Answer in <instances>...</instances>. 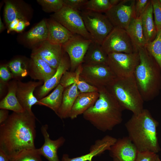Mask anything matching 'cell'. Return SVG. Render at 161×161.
<instances>
[{"label": "cell", "mask_w": 161, "mask_h": 161, "mask_svg": "<svg viewBox=\"0 0 161 161\" xmlns=\"http://www.w3.org/2000/svg\"><path fill=\"white\" fill-rule=\"evenodd\" d=\"M17 80L13 79L8 82V92L6 96L0 101V109L10 110L17 113L22 112L25 111L17 98Z\"/></svg>", "instance_id": "cell-23"}, {"label": "cell", "mask_w": 161, "mask_h": 161, "mask_svg": "<svg viewBox=\"0 0 161 161\" xmlns=\"http://www.w3.org/2000/svg\"><path fill=\"white\" fill-rule=\"evenodd\" d=\"M5 2L4 17L7 26L17 18L26 19L19 9L13 2L8 0L5 1Z\"/></svg>", "instance_id": "cell-30"}, {"label": "cell", "mask_w": 161, "mask_h": 161, "mask_svg": "<svg viewBox=\"0 0 161 161\" xmlns=\"http://www.w3.org/2000/svg\"><path fill=\"white\" fill-rule=\"evenodd\" d=\"M56 70L40 57L31 55L28 72L29 75L31 78L44 83L55 74Z\"/></svg>", "instance_id": "cell-19"}, {"label": "cell", "mask_w": 161, "mask_h": 161, "mask_svg": "<svg viewBox=\"0 0 161 161\" xmlns=\"http://www.w3.org/2000/svg\"><path fill=\"white\" fill-rule=\"evenodd\" d=\"M110 155L119 161H135L138 150L129 137L117 139L109 151Z\"/></svg>", "instance_id": "cell-16"}, {"label": "cell", "mask_w": 161, "mask_h": 161, "mask_svg": "<svg viewBox=\"0 0 161 161\" xmlns=\"http://www.w3.org/2000/svg\"><path fill=\"white\" fill-rule=\"evenodd\" d=\"M38 149L24 150L10 159V161H42Z\"/></svg>", "instance_id": "cell-32"}, {"label": "cell", "mask_w": 161, "mask_h": 161, "mask_svg": "<svg viewBox=\"0 0 161 161\" xmlns=\"http://www.w3.org/2000/svg\"><path fill=\"white\" fill-rule=\"evenodd\" d=\"M65 88L59 84L49 95L39 100L38 105L48 107L57 115L61 106Z\"/></svg>", "instance_id": "cell-27"}, {"label": "cell", "mask_w": 161, "mask_h": 161, "mask_svg": "<svg viewBox=\"0 0 161 161\" xmlns=\"http://www.w3.org/2000/svg\"><path fill=\"white\" fill-rule=\"evenodd\" d=\"M121 1V0H109V2L112 6L117 4Z\"/></svg>", "instance_id": "cell-47"}, {"label": "cell", "mask_w": 161, "mask_h": 161, "mask_svg": "<svg viewBox=\"0 0 161 161\" xmlns=\"http://www.w3.org/2000/svg\"><path fill=\"white\" fill-rule=\"evenodd\" d=\"M13 78L11 73L7 64L0 65V80L4 82L8 83Z\"/></svg>", "instance_id": "cell-41"}, {"label": "cell", "mask_w": 161, "mask_h": 161, "mask_svg": "<svg viewBox=\"0 0 161 161\" xmlns=\"http://www.w3.org/2000/svg\"><path fill=\"white\" fill-rule=\"evenodd\" d=\"M80 14L93 41L101 45L114 27L107 17L102 13L86 9L80 11Z\"/></svg>", "instance_id": "cell-6"}, {"label": "cell", "mask_w": 161, "mask_h": 161, "mask_svg": "<svg viewBox=\"0 0 161 161\" xmlns=\"http://www.w3.org/2000/svg\"><path fill=\"white\" fill-rule=\"evenodd\" d=\"M98 92L80 93L76 98L70 111L69 118H76L92 106L99 96Z\"/></svg>", "instance_id": "cell-21"}, {"label": "cell", "mask_w": 161, "mask_h": 161, "mask_svg": "<svg viewBox=\"0 0 161 161\" xmlns=\"http://www.w3.org/2000/svg\"><path fill=\"white\" fill-rule=\"evenodd\" d=\"M82 66V64L74 71L68 70L65 72L63 75L59 84L65 89L75 83L77 79L79 77Z\"/></svg>", "instance_id": "cell-34"}, {"label": "cell", "mask_w": 161, "mask_h": 161, "mask_svg": "<svg viewBox=\"0 0 161 161\" xmlns=\"http://www.w3.org/2000/svg\"><path fill=\"white\" fill-rule=\"evenodd\" d=\"M139 62L138 52L130 53H112L108 55V65L117 78L133 75Z\"/></svg>", "instance_id": "cell-10"}, {"label": "cell", "mask_w": 161, "mask_h": 161, "mask_svg": "<svg viewBox=\"0 0 161 161\" xmlns=\"http://www.w3.org/2000/svg\"><path fill=\"white\" fill-rule=\"evenodd\" d=\"M101 45L107 55L112 53H130L138 52L126 31L117 27H114Z\"/></svg>", "instance_id": "cell-8"}, {"label": "cell", "mask_w": 161, "mask_h": 161, "mask_svg": "<svg viewBox=\"0 0 161 161\" xmlns=\"http://www.w3.org/2000/svg\"><path fill=\"white\" fill-rule=\"evenodd\" d=\"M92 41L80 35L74 34L62 45L64 51L69 58L70 71H75L79 65L82 64L85 55Z\"/></svg>", "instance_id": "cell-12"}, {"label": "cell", "mask_w": 161, "mask_h": 161, "mask_svg": "<svg viewBox=\"0 0 161 161\" xmlns=\"http://www.w3.org/2000/svg\"><path fill=\"white\" fill-rule=\"evenodd\" d=\"M150 0H136L134 12L136 18L141 16L146 9Z\"/></svg>", "instance_id": "cell-39"}, {"label": "cell", "mask_w": 161, "mask_h": 161, "mask_svg": "<svg viewBox=\"0 0 161 161\" xmlns=\"http://www.w3.org/2000/svg\"><path fill=\"white\" fill-rule=\"evenodd\" d=\"M33 113L25 110L13 112L0 124V149L9 159L21 151L36 148V120Z\"/></svg>", "instance_id": "cell-1"}, {"label": "cell", "mask_w": 161, "mask_h": 161, "mask_svg": "<svg viewBox=\"0 0 161 161\" xmlns=\"http://www.w3.org/2000/svg\"><path fill=\"white\" fill-rule=\"evenodd\" d=\"M158 123L147 109L133 114L125 123L128 137L138 151H148L157 153L160 150L157 129Z\"/></svg>", "instance_id": "cell-3"}, {"label": "cell", "mask_w": 161, "mask_h": 161, "mask_svg": "<svg viewBox=\"0 0 161 161\" xmlns=\"http://www.w3.org/2000/svg\"><path fill=\"white\" fill-rule=\"evenodd\" d=\"M70 68V62L68 54L65 51L61 62L55 74L49 79L44 83L38 89L35 97L39 100L45 97L52 89L59 84L64 74Z\"/></svg>", "instance_id": "cell-15"}, {"label": "cell", "mask_w": 161, "mask_h": 161, "mask_svg": "<svg viewBox=\"0 0 161 161\" xmlns=\"http://www.w3.org/2000/svg\"><path fill=\"white\" fill-rule=\"evenodd\" d=\"M126 30L138 50L139 48L145 47L147 42L143 34L141 16L133 20Z\"/></svg>", "instance_id": "cell-26"}, {"label": "cell", "mask_w": 161, "mask_h": 161, "mask_svg": "<svg viewBox=\"0 0 161 161\" xmlns=\"http://www.w3.org/2000/svg\"><path fill=\"white\" fill-rule=\"evenodd\" d=\"M135 2V0H121L105 13L114 27L126 30L132 20L136 18Z\"/></svg>", "instance_id": "cell-11"}, {"label": "cell", "mask_w": 161, "mask_h": 161, "mask_svg": "<svg viewBox=\"0 0 161 161\" xmlns=\"http://www.w3.org/2000/svg\"><path fill=\"white\" fill-rule=\"evenodd\" d=\"M153 8L154 22L157 30L161 29V5L159 0H151Z\"/></svg>", "instance_id": "cell-36"}, {"label": "cell", "mask_w": 161, "mask_h": 161, "mask_svg": "<svg viewBox=\"0 0 161 161\" xmlns=\"http://www.w3.org/2000/svg\"><path fill=\"white\" fill-rule=\"evenodd\" d=\"M155 161H161L158 155H157Z\"/></svg>", "instance_id": "cell-49"}, {"label": "cell", "mask_w": 161, "mask_h": 161, "mask_svg": "<svg viewBox=\"0 0 161 161\" xmlns=\"http://www.w3.org/2000/svg\"><path fill=\"white\" fill-rule=\"evenodd\" d=\"M140 62L134 73L140 93L144 101L152 100L161 89V70L145 47L139 48Z\"/></svg>", "instance_id": "cell-4"}, {"label": "cell", "mask_w": 161, "mask_h": 161, "mask_svg": "<svg viewBox=\"0 0 161 161\" xmlns=\"http://www.w3.org/2000/svg\"><path fill=\"white\" fill-rule=\"evenodd\" d=\"M0 161H10L9 157L1 149H0Z\"/></svg>", "instance_id": "cell-46"}, {"label": "cell", "mask_w": 161, "mask_h": 161, "mask_svg": "<svg viewBox=\"0 0 161 161\" xmlns=\"http://www.w3.org/2000/svg\"><path fill=\"white\" fill-rule=\"evenodd\" d=\"M43 10L47 12H56L64 6L63 0H37Z\"/></svg>", "instance_id": "cell-35"}, {"label": "cell", "mask_w": 161, "mask_h": 161, "mask_svg": "<svg viewBox=\"0 0 161 161\" xmlns=\"http://www.w3.org/2000/svg\"><path fill=\"white\" fill-rule=\"evenodd\" d=\"M75 83L80 93L98 92L99 89L86 82L80 80L78 77Z\"/></svg>", "instance_id": "cell-37"}, {"label": "cell", "mask_w": 161, "mask_h": 161, "mask_svg": "<svg viewBox=\"0 0 161 161\" xmlns=\"http://www.w3.org/2000/svg\"><path fill=\"white\" fill-rule=\"evenodd\" d=\"M153 8L151 0L141 16L143 32L147 43L155 38L157 30L153 17Z\"/></svg>", "instance_id": "cell-25"}, {"label": "cell", "mask_w": 161, "mask_h": 161, "mask_svg": "<svg viewBox=\"0 0 161 161\" xmlns=\"http://www.w3.org/2000/svg\"><path fill=\"white\" fill-rule=\"evenodd\" d=\"M30 22L26 19H22L20 20L15 31L17 32H22L27 26L30 24Z\"/></svg>", "instance_id": "cell-42"}, {"label": "cell", "mask_w": 161, "mask_h": 161, "mask_svg": "<svg viewBox=\"0 0 161 161\" xmlns=\"http://www.w3.org/2000/svg\"><path fill=\"white\" fill-rule=\"evenodd\" d=\"M48 129L47 124L42 125L41 127L44 143L40 148L37 149L38 150L40 155L44 157L48 161H61L58 155V150L64 145L65 139L61 136L55 140L51 139L47 131Z\"/></svg>", "instance_id": "cell-18"}, {"label": "cell", "mask_w": 161, "mask_h": 161, "mask_svg": "<svg viewBox=\"0 0 161 161\" xmlns=\"http://www.w3.org/2000/svg\"><path fill=\"white\" fill-rule=\"evenodd\" d=\"M160 4L161 5V0H159Z\"/></svg>", "instance_id": "cell-51"}, {"label": "cell", "mask_w": 161, "mask_h": 161, "mask_svg": "<svg viewBox=\"0 0 161 161\" xmlns=\"http://www.w3.org/2000/svg\"><path fill=\"white\" fill-rule=\"evenodd\" d=\"M145 47L157 63L161 70V29L157 31L155 39L147 43Z\"/></svg>", "instance_id": "cell-31"}, {"label": "cell", "mask_w": 161, "mask_h": 161, "mask_svg": "<svg viewBox=\"0 0 161 161\" xmlns=\"http://www.w3.org/2000/svg\"><path fill=\"white\" fill-rule=\"evenodd\" d=\"M22 19H26L17 18L11 22L8 26L7 32L8 33L11 31H15L19 22Z\"/></svg>", "instance_id": "cell-44"}, {"label": "cell", "mask_w": 161, "mask_h": 161, "mask_svg": "<svg viewBox=\"0 0 161 161\" xmlns=\"http://www.w3.org/2000/svg\"><path fill=\"white\" fill-rule=\"evenodd\" d=\"M108 55L101 44L92 41L84 56L82 64H86L108 65Z\"/></svg>", "instance_id": "cell-24"}, {"label": "cell", "mask_w": 161, "mask_h": 161, "mask_svg": "<svg viewBox=\"0 0 161 161\" xmlns=\"http://www.w3.org/2000/svg\"><path fill=\"white\" fill-rule=\"evenodd\" d=\"M64 6L80 11L83 10L88 0H63Z\"/></svg>", "instance_id": "cell-38"}, {"label": "cell", "mask_w": 161, "mask_h": 161, "mask_svg": "<svg viewBox=\"0 0 161 161\" xmlns=\"http://www.w3.org/2000/svg\"><path fill=\"white\" fill-rule=\"evenodd\" d=\"M106 88L124 110L137 114L144 109V101L134 74L126 77H117Z\"/></svg>", "instance_id": "cell-5"}, {"label": "cell", "mask_w": 161, "mask_h": 161, "mask_svg": "<svg viewBox=\"0 0 161 161\" xmlns=\"http://www.w3.org/2000/svg\"><path fill=\"white\" fill-rule=\"evenodd\" d=\"M8 83L4 82L0 80V97L2 98L5 93L6 88H7Z\"/></svg>", "instance_id": "cell-45"}, {"label": "cell", "mask_w": 161, "mask_h": 161, "mask_svg": "<svg viewBox=\"0 0 161 161\" xmlns=\"http://www.w3.org/2000/svg\"><path fill=\"white\" fill-rule=\"evenodd\" d=\"M98 92V98L83 117L98 130L110 131L122 122L124 109L106 87L99 89Z\"/></svg>", "instance_id": "cell-2"}, {"label": "cell", "mask_w": 161, "mask_h": 161, "mask_svg": "<svg viewBox=\"0 0 161 161\" xmlns=\"http://www.w3.org/2000/svg\"><path fill=\"white\" fill-rule=\"evenodd\" d=\"M79 78L99 89L108 86L117 77L108 65L82 64Z\"/></svg>", "instance_id": "cell-7"}, {"label": "cell", "mask_w": 161, "mask_h": 161, "mask_svg": "<svg viewBox=\"0 0 161 161\" xmlns=\"http://www.w3.org/2000/svg\"><path fill=\"white\" fill-rule=\"evenodd\" d=\"M48 37L47 21L43 20L27 32L25 38L28 43L32 45L47 40Z\"/></svg>", "instance_id": "cell-28"}, {"label": "cell", "mask_w": 161, "mask_h": 161, "mask_svg": "<svg viewBox=\"0 0 161 161\" xmlns=\"http://www.w3.org/2000/svg\"><path fill=\"white\" fill-rule=\"evenodd\" d=\"M117 140L115 137L106 135L102 139L96 140L90 146L88 153L74 158H70L68 154H64L61 161H92L94 157L102 154L106 151H109Z\"/></svg>", "instance_id": "cell-17"}, {"label": "cell", "mask_w": 161, "mask_h": 161, "mask_svg": "<svg viewBox=\"0 0 161 161\" xmlns=\"http://www.w3.org/2000/svg\"><path fill=\"white\" fill-rule=\"evenodd\" d=\"M4 25L2 22L1 17L0 18V32H1L4 28Z\"/></svg>", "instance_id": "cell-48"}, {"label": "cell", "mask_w": 161, "mask_h": 161, "mask_svg": "<svg viewBox=\"0 0 161 161\" xmlns=\"http://www.w3.org/2000/svg\"><path fill=\"white\" fill-rule=\"evenodd\" d=\"M52 18L59 22L73 34H78L93 41L87 31L80 11L73 10L65 6L54 13Z\"/></svg>", "instance_id": "cell-9"}, {"label": "cell", "mask_w": 161, "mask_h": 161, "mask_svg": "<svg viewBox=\"0 0 161 161\" xmlns=\"http://www.w3.org/2000/svg\"><path fill=\"white\" fill-rule=\"evenodd\" d=\"M13 76L17 81L29 75L28 65H27L21 58L13 59L7 64Z\"/></svg>", "instance_id": "cell-29"}, {"label": "cell", "mask_w": 161, "mask_h": 161, "mask_svg": "<svg viewBox=\"0 0 161 161\" xmlns=\"http://www.w3.org/2000/svg\"><path fill=\"white\" fill-rule=\"evenodd\" d=\"M46 21L48 30L47 40L50 42L62 46L73 35L66 27L52 18Z\"/></svg>", "instance_id": "cell-20"}, {"label": "cell", "mask_w": 161, "mask_h": 161, "mask_svg": "<svg viewBox=\"0 0 161 161\" xmlns=\"http://www.w3.org/2000/svg\"><path fill=\"white\" fill-rule=\"evenodd\" d=\"M113 161H119V160L115 158H113Z\"/></svg>", "instance_id": "cell-50"}, {"label": "cell", "mask_w": 161, "mask_h": 161, "mask_svg": "<svg viewBox=\"0 0 161 161\" xmlns=\"http://www.w3.org/2000/svg\"><path fill=\"white\" fill-rule=\"evenodd\" d=\"M109 0H88L83 9L105 13L112 7Z\"/></svg>", "instance_id": "cell-33"}, {"label": "cell", "mask_w": 161, "mask_h": 161, "mask_svg": "<svg viewBox=\"0 0 161 161\" xmlns=\"http://www.w3.org/2000/svg\"><path fill=\"white\" fill-rule=\"evenodd\" d=\"M64 52L62 45L55 44L46 40L34 49L31 55L40 57L52 67L56 69Z\"/></svg>", "instance_id": "cell-13"}, {"label": "cell", "mask_w": 161, "mask_h": 161, "mask_svg": "<svg viewBox=\"0 0 161 161\" xmlns=\"http://www.w3.org/2000/svg\"><path fill=\"white\" fill-rule=\"evenodd\" d=\"M41 81H30L23 82L17 81L16 96L20 104L25 110L33 113L32 107L34 105H38L39 101L34 93L36 88L42 85Z\"/></svg>", "instance_id": "cell-14"}, {"label": "cell", "mask_w": 161, "mask_h": 161, "mask_svg": "<svg viewBox=\"0 0 161 161\" xmlns=\"http://www.w3.org/2000/svg\"><path fill=\"white\" fill-rule=\"evenodd\" d=\"M157 155L156 153L150 151H138L135 161H155Z\"/></svg>", "instance_id": "cell-40"}, {"label": "cell", "mask_w": 161, "mask_h": 161, "mask_svg": "<svg viewBox=\"0 0 161 161\" xmlns=\"http://www.w3.org/2000/svg\"><path fill=\"white\" fill-rule=\"evenodd\" d=\"M80 93L75 82L65 89L61 105L57 114L61 119L69 118L72 108Z\"/></svg>", "instance_id": "cell-22"}, {"label": "cell", "mask_w": 161, "mask_h": 161, "mask_svg": "<svg viewBox=\"0 0 161 161\" xmlns=\"http://www.w3.org/2000/svg\"><path fill=\"white\" fill-rule=\"evenodd\" d=\"M8 110L3 109H0V124L4 122L9 116Z\"/></svg>", "instance_id": "cell-43"}]
</instances>
